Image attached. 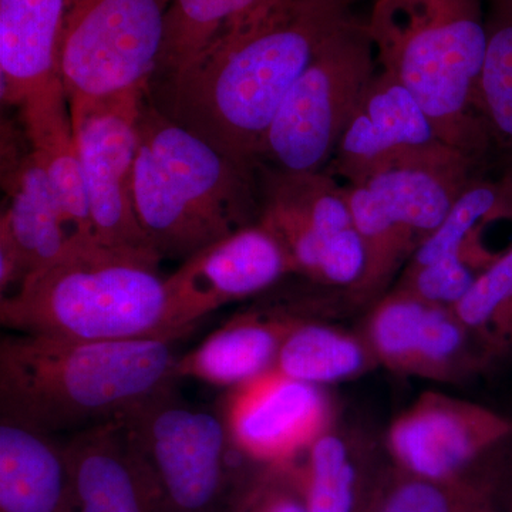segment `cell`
Masks as SVG:
<instances>
[{"label":"cell","instance_id":"obj_9","mask_svg":"<svg viewBox=\"0 0 512 512\" xmlns=\"http://www.w3.org/2000/svg\"><path fill=\"white\" fill-rule=\"evenodd\" d=\"M259 222L282 242L296 274L352 291L366 254L350 210L348 188L328 171L285 173L256 165Z\"/></svg>","mask_w":512,"mask_h":512},{"label":"cell","instance_id":"obj_32","mask_svg":"<svg viewBox=\"0 0 512 512\" xmlns=\"http://www.w3.org/2000/svg\"><path fill=\"white\" fill-rule=\"evenodd\" d=\"M488 2H490V8L511 10L512 12V0H488Z\"/></svg>","mask_w":512,"mask_h":512},{"label":"cell","instance_id":"obj_13","mask_svg":"<svg viewBox=\"0 0 512 512\" xmlns=\"http://www.w3.org/2000/svg\"><path fill=\"white\" fill-rule=\"evenodd\" d=\"M363 338L377 365L437 383L467 382L493 363L453 308L397 288L377 299Z\"/></svg>","mask_w":512,"mask_h":512},{"label":"cell","instance_id":"obj_20","mask_svg":"<svg viewBox=\"0 0 512 512\" xmlns=\"http://www.w3.org/2000/svg\"><path fill=\"white\" fill-rule=\"evenodd\" d=\"M0 512H76L64 446L15 417H0Z\"/></svg>","mask_w":512,"mask_h":512},{"label":"cell","instance_id":"obj_28","mask_svg":"<svg viewBox=\"0 0 512 512\" xmlns=\"http://www.w3.org/2000/svg\"><path fill=\"white\" fill-rule=\"evenodd\" d=\"M366 512H453L450 487L429 483L393 466L377 480Z\"/></svg>","mask_w":512,"mask_h":512},{"label":"cell","instance_id":"obj_5","mask_svg":"<svg viewBox=\"0 0 512 512\" xmlns=\"http://www.w3.org/2000/svg\"><path fill=\"white\" fill-rule=\"evenodd\" d=\"M160 256L77 245L0 299V322L23 335L106 342L165 339Z\"/></svg>","mask_w":512,"mask_h":512},{"label":"cell","instance_id":"obj_19","mask_svg":"<svg viewBox=\"0 0 512 512\" xmlns=\"http://www.w3.org/2000/svg\"><path fill=\"white\" fill-rule=\"evenodd\" d=\"M2 185L9 204L0 222L8 227L19 249L26 278L79 245L64 224L45 165L25 130L19 133L10 123L2 124Z\"/></svg>","mask_w":512,"mask_h":512},{"label":"cell","instance_id":"obj_3","mask_svg":"<svg viewBox=\"0 0 512 512\" xmlns=\"http://www.w3.org/2000/svg\"><path fill=\"white\" fill-rule=\"evenodd\" d=\"M138 221L158 255L183 258L259 222L256 168L165 114L141 106L133 177Z\"/></svg>","mask_w":512,"mask_h":512},{"label":"cell","instance_id":"obj_29","mask_svg":"<svg viewBox=\"0 0 512 512\" xmlns=\"http://www.w3.org/2000/svg\"><path fill=\"white\" fill-rule=\"evenodd\" d=\"M234 512H308L293 480L291 466L266 468L244 491Z\"/></svg>","mask_w":512,"mask_h":512},{"label":"cell","instance_id":"obj_12","mask_svg":"<svg viewBox=\"0 0 512 512\" xmlns=\"http://www.w3.org/2000/svg\"><path fill=\"white\" fill-rule=\"evenodd\" d=\"M510 443L511 417L433 390L421 393L386 434L394 467L444 487Z\"/></svg>","mask_w":512,"mask_h":512},{"label":"cell","instance_id":"obj_11","mask_svg":"<svg viewBox=\"0 0 512 512\" xmlns=\"http://www.w3.org/2000/svg\"><path fill=\"white\" fill-rule=\"evenodd\" d=\"M150 89L146 84L111 94L73 111L70 119L97 244L160 256L138 221L133 192L138 119Z\"/></svg>","mask_w":512,"mask_h":512},{"label":"cell","instance_id":"obj_26","mask_svg":"<svg viewBox=\"0 0 512 512\" xmlns=\"http://www.w3.org/2000/svg\"><path fill=\"white\" fill-rule=\"evenodd\" d=\"M453 309L493 362L512 355V247Z\"/></svg>","mask_w":512,"mask_h":512},{"label":"cell","instance_id":"obj_16","mask_svg":"<svg viewBox=\"0 0 512 512\" xmlns=\"http://www.w3.org/2000/svg\"><path fill=\"white\" fill-rule=\"evenodd\" d=\"M241 456L266 468L295 464L332 427L323 387L274 369L229 392L222 413Z\"/></svg>","mask_w":512,"mask_h":512},{"label":"cell","instance_id":"obj_8","mask_svg":"<svg viewBox=\"0 0 512 512\" xmlns=\"http://www.w3.org/2000/svg\"><path fill=\"white\" fill-rule=\"evenodd\" d=\"M171 0H70L60 77L70 113L151 84Z\"/></svg>","mask_w":512,"mask_h":512},{"label":"cell","instance_id":"obj_14","mask_svg":"<svg viewBox=\"0 0 512 512\" xmlns=\"http://www.w3.org/2000/svg\"><path fill=\"white\" fill-rule=\"evenodd\" d=\"M296 274L282 242L261 222L249 225L185 259L165 279L164 338L175 340L208 313L266 291Z\"/></svg>","mask_w":512,"mask_h":512},{"label":"cell","instance_id":"obj_17","mask_svg":"<svg viewBox=\"0 0 512 512\" xmlns=\"http://www.w3.org/2000/svg\"><path fill=\"white\" fill-rule=\"evenodd\" d=\"M443 146L447 144L437 136L413 94L393 74L377 69L325 171L352 185L389 165Z\"/></svg>","mask_w":512,"mask_h":512},{"label":"cell","instance_id":"obj_25","mask_svg":"<svg viewBox=\"0 0 512 512\" xmlns=\"http://www.w3.org/2000/svg\"><path fill=\"white\" fill-rule=\"evenodd\" d=\"M268 0H171L165 19L163 50L151 83L180 73L221 35Z\"/></svg>","mask_w":512,"mask_h":512},{"label":"cell","instance_id":"obj_18","mask_svg":"<svg viewBox=\"0 0 512 512\" xmlns=\"http://www.w3.org/2000/svg\"><path fill=\"white\" fill-rule=\"evenodd\" d=\"M76 512H167L153 471L120 420L64 444Z\"/></svg>","mask_w":512,"mask_h":512},{"label":"cell","instance_id":"obj_33","mask_svg":"<svg viewBox=\"0 0 512 512\" xmlns=\"http://www.w3.org/2000/svg\"><path fill=\"white\" fill-rule=\"evenodd\" d=\"M336 2L342 3V5L348 6V8H350V5H352L353 2H356V0H336Z\"/></svg>","mask_w":512,"mask_h":512},{"label":"cell","instance_id":"obj_21","mask_svg":"<svg viewBox=\"0 0 512 512\" xmlns=\"http://www.w3.org/2000/svg\"><path fill=\"white\" fill-rule=\"evenodd\" d=\"M303 319L279 313H244L178 357L177 379L237 389L275 369L285 339Z\"/></svg>","mask_w":512,"mask_h":512},{"label":"cell","instance_id":"obj_15","mask_svg":"<svg viewBox=\"0 0 512 512\" xmlns=\"http://www.w3.org/2000/svg\"><path fill=\"white\" fill-rule=\"evenodd\" d=\"M70 0H0L2 100L20 111L26 136L72 123L60 77V40Z\"/></svg>","mask_w":512,"mask_h":512},{"label":"cell","instance_id":"obj_24","mask_svg":"<svg viewBox=\"0 0 512 512\" xmlns=\"http://www.w3.org/2000/svg\"><path fill=\"white\" fill-rule=\"evenodd\" d=\"M487 23L477 114L487 134L491 167L512 171V12L490 8Z\"/></svg>","mask_w":512,"mask_h":512},{"label":"cell","instance_id":"obj_22","mask_svg":"<svg viewBox=\"0 0 512 512\" xmlns=\"http://www.w3.org/2000/svg\"><path fill=\"white\" fill-rule=\"evenodd\" d=\"M291 470L308 512H366L379 480L366 473L355 444L332 427Z\"/></svg>","mask_w":512,"mask_h":512},{"label":"cell","instance_id":"obj_30","mask_svg":"<svg viewBox=\"0 0 512 512\" xmlns=\"http://www.w3.org/2000/svg\"><path fill=\"white\" fill-rule=\"evenodd\" d=\"M448 487L453 512H505L498 494L497 467L480 476L468 473Z\"/></svg>","mask_w":512,"mask_h":512},{"label":"cell","instance_id":"obj_1","mask_svg":"<svg viewBox=\"0 0 512 512\" xmlns=\"http://www.w3.org/2000/svg\"><path fill=\"white\" fill-rule=\"evenodd\" d=\"M336 0H268L161 83L157 104L228 157L256 168L266 131L296 80L348 20Z\"/></svg>","mask_w":512,"mask_h":512},{"label":"cell","instance_id":"obj_27","mask_svg":"<svg viewBox=\"0 0 512 512\" xmlns=\"http://www.w3.org/2000/svg\"><path fill=\"white\" fill-rule=\"evenodd\" d=\"M45 165L64 224L76 244H93L92 214L79 147L73 128L32 146Z\"/></svg>","mask_w":512,"mask_h":512},{"label":"cell","instance_id":"obj_6","mask_svg":"<svg viewBox=\"0 0 512 512\" xmlns=\"http://www.w3.org/2000/svg\"><path fill=\"white\" fill-rule=\"evenodd\" d=\"M487 168L456 148L443 146L346 185L366 254L365 271L350 295L360 302H376L389 292L461 192Z\"/></svg>","mask_w":512,"mask_h":512},{"label":"cell","instance_id":"obj_4","mask_svg":"<svg viewBox=\"0 0 512 512\" xmlns=\"http://www.w3.org/2000/svg\"><path fill=\"white\" fill-rule=\"evenodd\" d=\"M366 25L379 69L413 94L437 136L491 167L477 114L488 47L483 0H376Z\"/></svg>","mask_w":512,"mask_h":512},{"label":"cell","instance_id":"obj_7","mask_svg":"<svg viewBox=\"0 0 512 512\" xmlns=\"http://www.w3.org/2000/svg\"><path fill=\"white\" fill-rule=\"evenodd\" d=\"M377 69L367 25L352 16L286 94L259 147L256 165L285 173L325 171Z\"/></svg>","mask_w":512,"mask_h":512},{"label":"cell","instance_id":"obj_10","mask_svg":"<svg viewBox=\"0 0 512 512\" xmlns=\"http://www.w3.org/2000/svg\"><path fill=\"white\" fill-rule=\"evenodd\" d=\"M156 477L167 512H218L234 444L224 416L192 406L174 387L121 417Z\"/></svg>","mask_w":512,"mask_h":512},{"label":"cell","instance_id":"obj_31","mask_svg":"<svg viewBox=\"0 0 512 512\" xmlns=\"http://www.w3.org/2000/svg\"><path fill=\"white\" fill-rule=\"evenodd\" d=\"M497 485L504 511L512 512V466L498 467Z\"/></svg>","mask_w":512,"mask_h":512},{"label":"cell","instance_id":"obj_2","mask_svg":"<svg viewBox=\"0 0 512 512\" xmlns=\"http://www.w3.org/2000/svg\"><path fill=\"white\" fill-rule=\"evenodd\" d=\"M173 342L8 336L0 343L2 414L47 433L121 419L174 387Z\"/></svg>","mask_w":512,"mask_h":512},{"label":"cell","instance_id":"obj_23","mask_svg":"<svg viewBox=\"0 0 512 512\" xmlns=\"http://www.w3.org/2000/svg\"><path fill=\"white\" fill-rule=\"evenodd\" d=\"M376 366L379 365L363 336L302 320L285 339L275 369L322 387L365 375Z\"/></svg>","mask_w":512,"mask_h":512}]
</instances>
